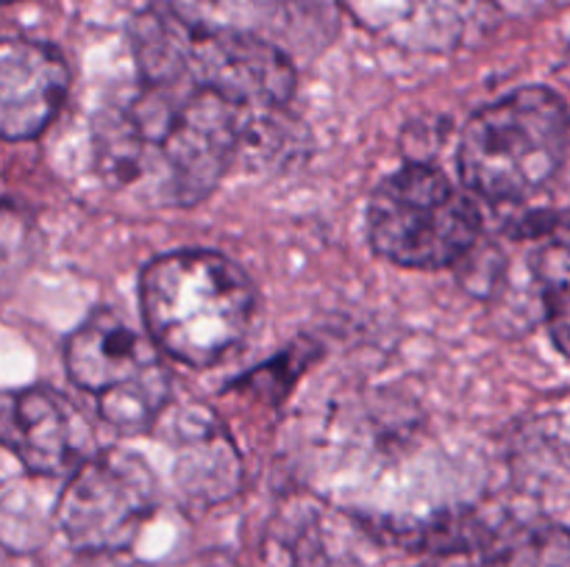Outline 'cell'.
<instances>
[{"label": "cell", "mask_w": 570, "mask_h": 567, "mask_svg": "<svg viewBox=\"0 0 570 567\" xmlns=\"http://www.w3.org/2000/svg\"><path fill=\"white\" fill-rule=\"evenodd\" d=\"M145 331L161 354L212 367L239 348L254 315V287L232 259L212 250H176L139 278Z\"/></svg>", "instance_id": "3"}, {"label": "cell", "mask_w": 570, "mask_h": 567, "mask_svg": "<svg viewBox=\"0 0 570 567\" xmlns=\"http://www.w3.org/2000/svg\"><path fill=\"white\" fill-rule=\"evenodd\" d=\"M373 250L412 270H443L468 259L482 237L476 200L432 165L390 172L367 206Z\"/></svg>", "instance_id": "5"}, {"label": "cell", "mask_w": 570, "mask_h": 567, "mask_svg": "<svg viewBox=\"0 0 570 567\" xmlns=\"http://www.w3.org/2000/svg\"><path fill=\"white\" fill-rule=\"evenodd\" d=\"M570 148V111L557 92L523 87L484 106L460 139V176L488 200H527L549 187Z\"/></svg>", "instance_id": "4"}, {"label": "cell", "mask_w": 570, "mask_h": 567, "mask_svg": "<svg viewBox=\"0 0 570 567\" xmlns=\"http://www.w3.org/2000/svg\"><path fill=\"white\" fill-rule=\"evenodd\" d=\"M267 120L206 89L139 83L95 117V165L137 203L187 209L215 192Z\"/></svg>", "instance_id": "1"}, {"label": "cell", "mask_w": 570, "mask_h": 567, "mask_svg": "<svg viewBox=\"0 0 570 567\" xmlns=\"http://www.w3.org/2000/svg\"><path fill=\"white\" fill-rule=\"evenodd\" d=\"M540 304H543V317L551 339H554V345L562 354L570 356V289L543 295Z\"/></svg>", "instance_id": "11"}, {"label": "cell", "mask_w": 570, "mask_h": 567, "mask_svg": "<svg viewBox=\"0 0 570 567\" xmlns=\"http://www.w3.org/2000/svg\"><path fill=\"white\" fill-rule=\"evenodd\" d=\"M568 70H570V48H568Z\"/></svg>", "instance_id": "13"}, {"label": "cell", "mask_w": 570, "mask_h": 567, "mask_svg": "<svg viewBox=\"0 0 570 567\" xmlns=\"http://www.w3.org/2000/svg\"><path fill=\"white\" fill-rule=\"evenodd\" d=\"M488 567H570V528L557 523H512L495 528L484 550Z\"/></svg>", "instance_id": "10"}, {"label": "cell", "mask_w": 570, "mask_h": 567, "mask_svg": "<svg viewBox=\"0 0 570 567\" xmlns=\"http://www.w3.org/2000/svg\"><path fill=\"white\" fill-rule=\"evenodd\" d=\"M156 506V481L142 456L128 450L92 454L59 498V528L83 554L128 548Z\"/></svg>", "instance_id": "7"}, {"label": "cell", "mask_w": 570, "mask_h": 567, "mask_svg": "<svg viewBox=\"0 0 570 567\" xmlns=\"http://www.w3.org/2000/svg\"><path fill=\"white\" fill-rule=\"evenodd\" d=\"M67 376L98 400L106 422L120 431L148 428L170 398L159 345L120 311L100 306L65 342Z\"/></svg>", "instance_id": "6"}, {"label": "cell", "mask_w": 570, "mask_h": 567, "mask_svg": "<svg viewBox=\"0 0 570 567\" xmlns=\"http://www.w3.org/2000/svg\"><path fill=\"white\" fill-rule=\"evenodd\" d=\"M3 442L37 476H72L92 456V428L67 395L26 387L6 398Z\"/></svg>", "instance_id": "8"}, {"label": "cell", "mask_w": 570, "mask_h": 567, "mask_svg": "<svg viewBox=\"0 0 570 567\" xmlns=\"http://www.w3.org/2000/svg\"><path fill=\"white\" fill-rule=\"evenodd\" d=\"M70 89L67 61L53 44L9 37L0 50V128L9 142L39 137Z\"/></svg>", "instance_id": "9"}, {"label": "cell", "mask_w": 570, "mask_h": 567, "mask_svg": "<svg viewBox=\"0 0 570 567\" xmlns=\"http://www.w3.org/2000/svg\"><path fill=\"white\" fill-rule=\"evenodd\" d=\"M432 567H438V565H432ZM479 567H488V565H484V561H482V565H479Z\"/></svg>", "instance_id": "14"}, {"label": "cell", "mask_w": 570, "mask_h": 567, "mask_svg": "<svg viewBox=\"0 0 570 567\" xmlns=\"http://www.w3.org/2000/svg\"><path fill=\"white\" fill-rule=\"evenodd\" d=\"M6 3H11V0H6Z\"/></svg>", "instance_id": "15"}, {"label": "cell", "mask_w": 570, "mask_h": 567, "mask_svg": "<svg viewBox=\"0 0 570 567\" xmlns=\"http://www.w3.org/2000/svg\"><path fill=\"white\" fill-rule=\"evenodd\" d=\"M139 81L206 89L256 117H271L295 92V67L282 48L239 28L193 20L170 3H150L131 20Z\"/></svg>", "instance_id": "2"}, {"label": "cell", "mask_w": 570, "mask_h": 567, "mask_svg": "<svg viewBox=\"0 0 570 567\" xmlns=\"http://www.w3.org/2000/svg\"><path fill=\"white\" fill-rule=\"evenodd\" d=\"M81 567H117V565H106V561H95V565H81Z\"/></svg>", "instance_id": "12"}]
</instances>
